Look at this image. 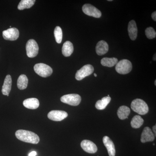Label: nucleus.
<instances>
[{
  "mask_svg": "<svg viewBox=\"0 0 156 156\" xmlns=\"http://www.w3.org/2000/svg\"><path fill=\"white\" fill-rule=\"evenodd\" d=\"M17 139L23 142L37 144L40 141L39 136L32 131L24 130H17L15 133Z\"/></svg>",
  "mask_w": 156,
  "mask_h": 156,
  "instance_id": "nucleus-1",
  "label": "nucleus"
},
{
  "mask_svg": "<svg viewBox=\"0 0 156 156\" xmlns=\"http://www.w3.org/2000/svg\"><path fill=\"white\" fill-rule=\"evenodd\" d=\"M131 108L138 114L144 115L148 112L149 108L147 105L144 101L139 98L134 99L131 104Z\"/></svg>",
  "mask_w": 156,
  "mask_h": 156,
  "instance_id": "nucleus-2",
  "label": "nucleus"
},
{
  "mask_svg": "<svg viewBox=\"0 0 156 156\" xmlns=\"http://www.w3.org/2000/svg\"><path fill=\"white\" fill-rule=\"evenodd\" d=\"M34 70L37 74L44 78L49 76L53 73V69L50 66L42 63L36 64L34 66Z\"/></svg>",
  "mask_w": 156,
  "mask_h": 156,
  "instance_id": "nucleus-3",
  "label": "nucleus"
},
{
  "mask_svg": "<svg viewBox=\"0 0 156 156\" xmlns=\"http://www.w3.org/2000/svg\"><path fill=\"white\" fill-rule=\"evenodd\" d=\"M132 69V63L128 59L120 60L116 65V71L121 74L125 75L131 71Z\"/></svg>",
  "mask_w": 156,
  "mask_h": 156,
  "instance_id": "nucleus-4",
  "label": "nucleus"
},
{
  "mask_svg": "<svg viewBox=\"0 0 156 156\" xmlns=\"http://www.w3.org/2000/svg\"><path fill=\"white\" fill-rule=\"evenodd\" d=\"M60 100L63 103L72 106H77L81 102V97L78 94H68L62 96L60 98Z\"/></svg>",
  "mask_w": 156,
  "mask_h": 156,
  "instance_id": "nucleus-5",
  "label": "nucleus"
},
{
  "mask_svg": "<svg viewBox=\"0 0 156 156\" xmlns=\"http://www.w3.org/2000/svg\"><path fill=\"white\" fill-rule=\"evenodd\" d=\"M27 54L30 58L35 57L38 53L39 47L37 42L33 39L29 40L26 46Z\"/></svg>",
  "mask_w": 156,
  "mask_h": 156,
  "instance_id": "nucleus-6",
  "label": "nucleus"
},
{
  "mask_svg": "<svg viewBox=\"0 0 156 156\" xmlns=\"http://www.w3.org/2000/svg\"><path fill=\"white\" fill-rule=\"evenodd\" d=\"M94 70V67L91 65L87 64L84 66L76 73V80L79 81L81 80L86 77L92 74Z\"/></svg>",
  "mask_w": 156,
  "mask_h": 156,
  "instance_id": "nucleus-7",
  "label": "nucleus"
},
{
  "mask_svg": "<svg viewBox=\"0 0 156 156\" xmlns=\"http://www.w3.org/2000/svg\"><path fill=\"white\" fill-rule=\"evenodd\" d=\"M82 9L84 13L88 16L95 18H99L101 17V12L97 8L90 4H85L83 6Z\"/></svg>",
  "mask_w": 156,
  "mask_h": 156,
  "instance_id": "nucleus-8",
  "label": "nucleus"
},
{
  "mask_svg": "<svg viewBox=\"0 0 156 156\" xmlns=\"http://www.w3.org/2000/svg\"><path fill=\"white\" fill-rule=\"evenodd\" d=\"M3 37L5 40L8 41H16L19 36V31L17 28L15 27L8 29L3 31Z\"/></svg>",
  "mask_w": 156,
  "mask_h": 156,
  "instance_id": "nucleus-9",
  "label": "nucleus"
},
{
  "mask_svg": "<svg viewBox=\"0 0 156 156\" xmlns=\"http://www.w3.org/2000/svg\"><path fill=\"white\" fill-rule=\"evenodd\" d=\"M68 116V113L63 111L53 110L48 113V118L53 121H61Z\"/></svg>",
  "mask_w": 156,
  "mask_h": 156,
  "instance_id": "nucleus-10",
  "label": "nucleus"
},
{
  "mask_svg": "<svg viewBox=\"0 0 156 156\" xmlns=\"http://www.w3.org/2000/svg\"><path fill=\"white\" fill-rule=\"evenodd\" d=\"M81 146L86 152L90 154H94L97 152L98 148L95 144L89 140H83L81 143Z\"/></svg>",
  "mask_w": 156,
  "mask_h": 156,
  "instance_id": "nucleus-11",
  "label": "nucleus"
},
{
  "mask_svg": "<svg viewBox=\"0 0 156 156\" xmlns=\"http://www.w3.org/2000/svg\"><path fill=\"white\" fill-rule=\"evenodd\" d=\"M154 135L149 127H146L144 129L141 134L140 141L142 143L151 142L154 140Z\"/></svg>",
  "mask_w": 156,
  "mask_h": 156,
  "instance_id": "nucleus-12",
  "label": "nucleus"
},
{
  "mask_svg": "<svg viewBox=\"0 0 156 156\" xmlns=\"http://www.w3.org/2000/svg\"><path fill=\"white\" fill-rule=\"evenodd\" d=\"M103 142L104 144L107 149L109 156H115V149L114 144L111 139L108 136H104Z\"/></svg>",
  "mask_w": 156,
  "mask_h": 156,
  "instance_id": "nucleus-13",
  "label": "nucleus"
},
{
  "mask_svg": "<svg viewBox=\"0 0 156 156\" xmlns=\"http://www.w3.org/2000/svg\"><path fill=\"white\" fill-rule=\"evenodd\" d=\"M128 34L132 41H135L137 35V28L136 22L134 20L129 22L128 25Z\"/></svg>",
  "mask_w": 156,
  "mask_h": 156,
  "instance_id": "nucleus-14",
  "label": "nucleus"
},
{
  "mask_svg": "<svg viewBox=\"0 0 156 156\" xmlns=\"http://www.w3.org/2000/svg\"><path fill=\"white\" fill-rule=\"evenodd\" d=\"M12 86V79L11 76L8 75L6 76L4 84H3L2 92L3 95L9 96V94L11 92Z\"/></svg>",
  "mask_w": 156,
  "mask_h": 156,
  "instance_id": "nucleus-15",
  "label": "nucleus"
},
{
  "mask_svg": "<svg viewBox=\"0 0 156 156\" xmlns=\"http://www.w3.org/2000/svg\"><path fill=\"white\" fill-rule=\"evenodd\" d=\"M95 50L98 55L99 56L104 55L108 52V45L105 41H100L96 45Z\"/></svg>",
  "mask_w": 156,
  "mask_h": 156,
  "instance_id": "nucleus-16",
  "label": "nucleus"
},
{
  "mask_svg": "<svg viewBox=\"0 0 156 156\" xmlns=\"http://www.w3.org/2000/svg\"><path fill=\"white\" fill-rule=\"evenodd\" d=\"M23 105L27 108L30 109H35L39 107L40 102L36 98H29L25 99L23 101Z\"/></svg>",
  "mask_w": 156,
  "mask_h": 156,
  "instance_id": "nucleus-17",
  "label": "nucleus"
},
{
  "mask_svg": "<svg viewBox=\"0 0 156 156\" xmlns=\"http://www.w3.org/2000/svg\"><path fill=\"white\" fill-rule=\"evenodd\" d=\"M74 48L72 43L67 41L63 44L62 48V53L66 57L70 56L73 52Z\"/></svg>",
  "mask_w": 156,
  "mask_h": 156,
  "instance_id": "nucleus-18",
  "label": "nucleus"
},
{
  "mask_svg": "<svg viewBox=\"0 0 156 156\" xmlns=\"http://www.w3.org/2000/svg\"><path fill=\"white\" fill-rule=\"evenodd\" d=\"M130 109L128 107L123 105L120 107L117 112V115L120 119L124 120L128 119V116L130 114Z\"/></svg>",
  "mask_w": 156,
  "mask_h": 156,
  "instance_id": "nucleus-19",
  "label": "nucleus"
},
{
  "mask_svg": "<svg viewBox=\"0 0 156 156\" xmlns=\"http://www.w3.org/2000/svg\"><path fill=\"white\" fill-rule=\"evenodd\" d=\"M28 80L25 75H21L20 76L17 82V86L20 90H23L26 89L28 85Z\"/></svg>",
  "mask_w": 156,
  "mask_h": 156,
  "instance_id": "nucleus-20",
  "label": "nucleus"
},
{
  "mask_svg": "<svg viewBox=\"0 0 156 156\" xmlns=\"http://www.w3.org/2000/svg\"><path fill=\"white\" fill-rule=\"evenodd\" d=\"M111 98L110 97H103L101 100L98 101L95 104V107L98 110H103L105 108L110 102Z\"/></svg>",
  "mask_w": 156,
  "mask_h": 156,
  "instance_id": "nucleus-21",
  "label": "nucleus"
},
{
  "mask_svg": "<svg viewBox=\"0 0 156 156\" xmlns=\"http://www.w3.org/2000/svg\"><path fill=\"white\" fill-rule=\"evenodd\" d=\"M118 62V59L117 58L113 57V58H105L101 59V63L102 66L107 67H112L116 65Z\"/></svg>",
  "mask_w": 156,
  "mask_h": 156,
  "instance_id": "nucleus-22",
  "label": "nucleus"
},
{
  "mask_svg": "<svg viewBox=\"0 0 156 156\" xmlns=\"http://www.w3.org/2000/svg\"><path fill=\"white\" fill-rule=\"evenodd\" d=\"M35 2V0H22L19 3L17 8L19 10L30 9L34 5Z\"/></svg>",
  "mask_w": 156,
  "mask_h": 156,
  "instance_id": "nucleus-23",
  "label": "nucleus"
},
{
  "mask_svg": "<svg viewBox=\"0 0 156 156\" xmlns=\"http://www.w3.org/2000/svg\"><path fill=\"white\" fill-rule=\"evenodd\" d=\"M143 119L140 116L135 115L133 117L131 120V127L134 128H140L143 124Z\"/></svg>",
  "mask_w": 156,
  "mask_h": 156,
  "instance_id": "nucleus-24",
  "label": "nucleus"
},
{
  "mask_svg": "<svg viewBox=\"0 0 156 156\" xmlns=\"http://www.w3.org/2000/svg\"><path fill=\"white\" fill-rule=\"evenodd\" d=\"M54 34L56 42L58 44H60L62 38V32L61 27L58 26L56 27L54 30Z\"/></svg>",
  "mask_w": 156,
  "mask_h": 156,
  "instance_id": "nucleus-25",
  "label": "nucleus"
},
{
  "mask_svg": "<svg viewBox=\"0 0 156 156\" xmlns=\"http://www.w3.org/2000/svg\"><path fill=\"white\" fill-rule=\"evenodd\" d=\"M145 34L148 38L152 39L156 37V32L153 27H149L146 29Z\"/></svg>",
  "mask_w": 156,
  "mask_h": 156,
  "instance_id": "nucleus-26",
  "label": "nucleus"
},
{
  "mask_svg": "<svg viewBox=\"0 0 156 156\" xmlns=\"http://www.w3.org/2000/svg\"><path fill=\"white\" fill-rule=\"evenodd\" d=\"M152 18L153 19L154 21H156V11H154L153 13L151 15Z\"/></svg>",
  "mask_w": 156,
  "mask_h": 156,
  "instance_id": "nucleus-27",
  "label": "nucleus"
},
{
  "mask_svg": "<svg viewBox=\"0 0 156 156\" xmlns=\"http://www.w3.org/2000/svg\"><path fill=\"white\" fill-rule=\"evenodd\" d=\"M37 155V152L35 151H32L29 154L28 156H36Z\"/></svg>",
  "mask_w": 156,
  "mask_h": 156,
  "instance_id": "nucleus-28",
  "label": "nucleus"
},
{
  "mask_svg": "<svg viewBox=\"0 0 156 156\" xmlns=\"http://www.w3.org/2000/svg\"><path fill=\"white\" fill-rule=\"evenodd\" d=\"M156 127L155 126H154L153 127V131L154 133L155 134V136H156Z\"/></svg>",
  "mask_w": 156,
  "mask_h": 156,
  "instance_id": "nucleus-29",
  "label": "nucleus"
},
{
  "mask_svg": "<svg viewBox=\"0 0 156 156\" xmlns=\"http://www.w3.org/2000/svg\"><path fill=\"white\" fill-rule=\"evenodd\" d=\"M156 53L154 55V57H153V60L154 61H156Z\"/></svg>",
  "mask_w": 156,
  "mask_h": 156,
  "instance_id": "nucleus-30",
  "label": "nucleus"
},
{
  "mask_svg": "<svg viewBox=\"0 0 156 156\" xmlns=\"http://www.w3.org/2000/svg\"><path fill=\"white\" fill-rule=\"evenodd\" d=\"M94 76H95V77H97V74H96L95 73V74H94Z\"/></svg>",
  "mask_w": 156,
  "mask_h": 156,
  "instance_id": "nucleus-31",
  "label": "nucleus"
},
{
  "mask_svg": "<svg viewBox=\"0 0 156 156\" xmlns=\"http://www.w3.org/2000/svg\"><path fill=\"white\" fill-rule=\"evenodd\" d=\"M155 85L156 86V80L155 81Z\"/></svg>",
  "mask_w": 156,
  "mask_h": 156,
  "instance_id": "nucleus-32",
  "label": "nucleus"
},
{
  "mask_svg": "<svg viewBox=\"0 0 156 156\" xmlns=\"http://www.w3.org/2000/svg\"><path fill=\"white\" fill-rule=\"evenodd\" d=\"M108 2H112V0H108Z\"/></svg>",
  "mask_w": 156,
  "mask_h": 156,
  "instance_id": "nucleus-33",
  "label": "nucleus"
},
{
  "mask_svg": "<svg viewBox=\"0 0 156 156\" xmlns=\"http://www.w3.org/2000/svg\"><path fill=\"white\" fill-rule=\"evenodd\" d=\"M153 145H155L154 144H153Z\"/></svg>",
  "mask_w": 156,
  "mask_h": 156,
  "instance_id": "nucleus-34",
  "label": "nucleus"
}]
</instances>
